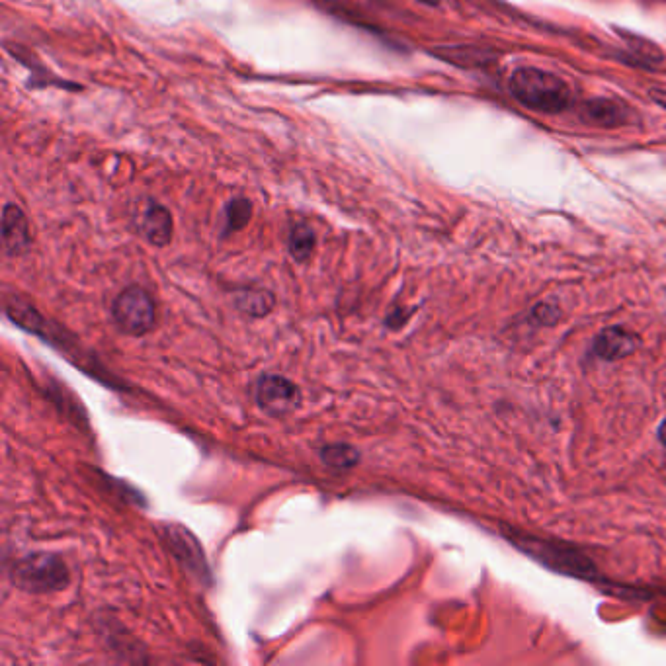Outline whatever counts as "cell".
Here are the masks:
<instances>
[{
  "mask_svg": "<svg viewBox=\"0 0 666 666\" xmlns=\"http://www.w3.org/2000/svg\"><path fill=\"white\" fill-rule=\"evenodd\" d=\"M512 96L526 108L559 114L571 104V88L561 77L538 67H520L510 77Z\"/></svg>",
  "mask_w": 666,
  "mask_h": 666,
  "instance_id": "cell-1",
  "label": "cell"
},
{
  "mask_svg": "<svg viewBox=\"0 0 666 666\" xmlns=\"http://www.w3.org/2000/svg\"><path fill=\"white\" fill-rule=\"evenodd\" d=\"M10 581L24 592L47 594L65 590L71 583V573L61 557L51 553H32L12 565Z\"/></svg>",
  "mask_w": 666,
  "mask_h": 666,
  "instance_id": "cell-2",
  "label": "cell"
},
{
  "mask_svg": "<svg viewBox=\"0 0 666 666\" xmlns=\"http://www.w3.org/2000/svg\"><path fill=\"white\" fill-rule=\"evenodd\" d=\"M510 542L514 543L520 551L528 553L536 561H540L547 569L561 573V575H571L577 579H594L596 577V567L588 557L579 553L577 549L563 545V543L547 542L540 538H532L528 534L512 536Z\"/></svg>",
  "mask_w": 666,
  "mask_h": 666,
  "instance_id": "cell-3",
  "label": "cell"
},
{
  "mask_svg": "<svg viewBox=\"0 0 666 666\" xmlns=\"http://www.w3.org/2000/svg\"><path fill=\"white\" fill-rule=\"evenodd\" d=\"M112 317L122 333L143 336L151 333L157 323L155 301L139 286H129L112 303Z\"/></svg>",
  "mask_w": 666,
  "mask_h": 666,
  "instance_id": "cell-4",
  "label": "cell"
},
{
  "mask_svg": "<svg viewBox=\"0 0 666 666\" xmlns=\"http://www.w3.org/2000/svg\"><path fill=\"white\" fill-rule=\"evenodd\" d=\"M254 397L258 407L272 417H286L299 407L301 393L292 379L278 374L260 375Z\"/></svg>",
  "mask_w": 666,
  "mask_h": 666,
  "instance_id": "cell-5",
  "label": "cell"
},
{
  "mask_svg": "<svg viewBox=\"0 0 666 666\" xmlns=\"http://www.w3.org/2000/svg\"><path fill=\"white\" fill-rule=\"evenodd\" d=\"M168 543L186 571L196 575L200 581H204V577H208V565H206L202 547L190 532H186L180 526H168Z\"/></svg>",
  "mask_w": 666,
  "mask_h": 666,
  "instance_id": "cell-6",
  "label": "cell"
},
{
  "mask_svg": "<svg viewBox=\"0 0 666 666\" xmlns=\"http://www.w3.org/2000/svg\"><path fill=\"white\" fill-rule=\"evenodd\" d=\"M30 225L24 211L16 204L2 209V245L8 256H18L30 247Z\"/></svg>",
  "mask_w": 666,
  "mask_h": 666,
  "instance_id": "cell-7",
  "label": "cell"
},
{
  "mask_svg": "<svg viewBox=\"0 0 666 666\" xmlns=\"http://www.w3.org/2000/svg\"><path fill=\"white\" fill-rule=\"evenodd\" d=\"M639 346V336L622 327L604 329L594 340V354L606 362H616L631 356Z\"/></svg>",
  "mask_w": 666,
  "mask_h": 666,
  "instance_id": "cell-8",
  "label": "cell"
},
{
  "mask_svg": "<svg viewBox=\"0 0 666 666\" xmlns=\"http://www.w3.org/2000/svg\"><path fill=\"white\" fill-rule=\"evenodd\" d=\"M172 215L165 206L151 204L143 211L141 217V233L155 247H167L172 239Z\"/></svg>",
  "mask_w": 666,
  "mask_h": 666,
  "instance_id": "cell-9",
  "label": "cell"
},
{
  "mask_svg": "<svg viewBox=\"0 0 666 666\" xmlns=\"http://www.w3.org/2000/svg\"><path fill=\"white\" fill-rule=\"evenodd\" d=\"M629 108L620 100L592 98L584 104V116L592 124L602 127H618L629 120Z\"/></svg>",
  "mask_w": 666,
  "mask_h": 666,
  "instance_id": "cell-10",
  "label": "cell"
},
{
  "mask_svg": "<svg viewBox=\"0 0 666 666\" xmlns=\"http://www.w3.org/2000/svg\"><path fill=\"white\" fill-rule=\"evenodd\" d=\"M436 57L456 65V67H487L495 61V55L487 49L473 47V45H448L436 47Z\"/></svg>",
  "mask_w": 666,
  "mask_h": 666,
  "instance_id": "cell-11",
  "label": "cell"
},
{
  "mask_svg": "<svg viewBox=\"0 0 666 666\" xmlns=\"http://www.w3.org/2000/svg\"><path fill=\"white\" fill-rule=\"evenodd\" d=\"M235 305L249 317H266L274 309L276 299L268 290H241L235 293Z\"/></svg>",
  "mask_w": 666,
  "mask_h": 666,
  "instance_id": "cell-12",
  "label": "cell"
},
{
  "mask_svg": "<svg viewBox=\"0 0 666 666\" xmlns=\"http://www.w3.org/2000/svg\"><path fill=\"white\" fill-rule=\"evenodd\" d=\"M620 38L624 40L625 47L627 51L637 57L639 61L647 63V65H657L665 59V53L661 51V47L657 43L639 36V34H633V32H627V30H618Z\"/></svg>",
  "mask_w": 666,
  "mask_h": 666,
  "instance_id": "cell-13",
  "label": "cell"
},
{
  "mask_svg": "<svg viewBox=\"0 0 666 666\" xmlns=\"http://www.w3.org/2000/svg\"><path fill=\"white\" fill-rule=\"evenodd\" d=\"M288 247H290V252H292V256L297 262L309 260L311 254H313V250H315V233H313V229L309 225H305V223L293 225Z\"/></svg>",
  "mask_w": 666,
  "mask_h": 666,
  "instance_id": "cell-14",
  "label": "cell"
},
{
  "mask_svg": "<svg viewBox=\"0 0 666 666\" xmlns=\"http://www.w3.org/2000/svg\"><path fill=\"white\" fill-rule=\"evenodd\" d=\"M321 459L333 469H352L360 463V452L348 444H329L321 450Z\"/></svg>",
  "mask_w": 666,
  "mask_h": 666,
  "instance_id": "cell-15",
  "label": "cell"
},
{
  "mask_svg": "<svg viewBox=\"0 0 666 666\" xmlns=\"http://www.w3.org/2000/svg\"><path fill=\"white\" fill-rule=\"evenodd\" d=\"M250 215H252V204L245 198H235L229 202L225 208V229L231 231H241L249 225Z\"/></svg>",
  "mask_w": 666,
  "mask_h": 666,
  "instance_id": "cell-16",
  "label": "cell"
},
{
  "mask_svg": "<svg viewBox=\"0 0 666 666\" xmlns=\"http://www.w3.org/2000/svg\"><path fill=\"white\" fill-rule=\"evenodd\" d=\"M534 315L540 319V323L553 325L559 319V309L553 305H547V303H540V305H536Z\"/></svg>",
  "mask_w": 666,
  "mask_h": 666,
  "instance_id": "cell-17",
  "label": "cell"
},
{
  "mask_svg": "<svg viewBox=\"0 0 666 666\" xmlns=\"http://www.w3.org/2000/svg\"><path fill=\"white\" fill-rule=\"evenodd\" d=\"M651 98H653L659 106L666 108V90H663V88H653V90H651Z\"/></svg>",
  "mask_w": 666,
  "mask_h": 666,
  "instance_id": "cell-18",
  "label": "cell"
},
{
  "mask_svg": "<svg viewBox=\"0 0 666 666\" xmlns=\"http://www.w3.org/2000/svg\"><path fill=\"white\" fill-rule=\"evenodd\" d=\"M659 440H661V444L666 448V420L659 426Z\"/></svg>",
  "mask_w": 666,
  "mask_h": 666,
  "instance_id": "cell-19",
  "label": "cell"
},
{
  "mask_svg": "<svg viewBox=\"0 0 666 666\" xmlns=\"http://www.w3.org/2000/svg\"><path fill=\"white\" fill-rule=\"evenodd\" d=\"M420 4H426V6H438L440 0H417Z\"/></svg>",
  "mask_w": 666,
  "mask_h": 666,
  "instance_id": "cell-20",
  "label": "cell"
}]
</instances>
